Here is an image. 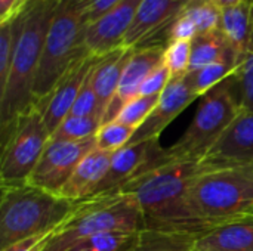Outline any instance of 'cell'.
<instances>
[{
	"label": "cell",
	"instance_id": "1",
	"mask_svg": "<svg viewBox=\"0 0 253 251\" xmlns=\"http://www.w3.org/2000/svg\"><path fill=\"white\" fill-rule=\"evenodd\" d=\"M202 170L205 167L200 161H172L141 173L119 192L136 201L144 217V229L199 237L212 228L193 216L187 194Z\"/></svg>",
	"mask_w": 253,
	"mask_h": 251
},
{
	"label": "cell",
	"instance_id": "2",
	"mask_svg": "<svg viewBox=\"0 0 253 251\" xmlns=\"http://www.w3.org/2000/svg\"><path fill=\"white\" fill-rule=\"evenodd\" d=\"M58 0H31L15 47L10 71L0 90V130L34 105V83Z\"/></svg>",
	"mask_w": 253,
	"mask_h": 251
},
{
	"label": "cell",
	"instance_id": "3",
	"mask_svg": "<svg viewBox=\"0 0 253 251\" xmlns=\"http://www.w3.org/2000/svg\"><path fill=\"white\" fill-rule=\"evenodd\" d=\"M77 201L37 188L28 182L1 185L0 250L55 231L73 213Z\"/></svg>",
	"mask_w": 253,
	"mask_h": 251
},
{
	"label": "cell",
	"instance_id": "4",
	"mask_svg": "<svg viewBox=\"0 0 253 251\" xmlns=\"http://www.w3.org/2000/svg\"><path fill=\"white\" fill-rule=\"evenodd\" d=\"M187 204L194 217L215 228L253 210V169L202 170L190 185Z\"/></svg>",
	"mask_w": 253,
	"mask_h": 251
},
{
	"label": "cell",
	"instance_id": "5",
	"mask_svg": "<svg viewBox=\"0 0 253 251\" xmlns=\"http://www.w3.org/2000/svg\"><path fill=\"white\" fill-rule=\"evenodd\" d=\"M144 217L136 201L123 192H111L77 201L44 251H65L77 241L105 232H138Z\"/></svg>",
	"mask_w": 253,
	"mask_h": 251
},
{
	"label": "cell",
	"instance_id": "6",
	"mask_svg": "<svg viewBox=\"0 0 253 251\" xmlns=\"http://www.w3.org/2000/svg\"><path fill=\"white\" fill-rule=\"evenodd\" d=\"M86 30L79 0H58L36 75L34 102L47 96L70 67L89 53Z\"/></svg>",
	"mask_w": 253,
	"mask_h": 251
},
{
	"label": "cell",
	"instance_id": "7",
	"mask_svg": "<svg viewBox=\"0 0 253 251\" xmlns=\"http://www.w3.org/2000/svg\"><path fill=\"white\" fill-rule=\"evenodd\" d=\"M242 111L233 75L202 96L191 124L168 148L170 161H202Z\"/></svg>",
	"mask_w": 253,
	"mask_h": 251
},
{
	"label": "cell",
	"instance_id": "8",
	"mask_svg": "<svg viewBox=\"0 0 253 251\" xmlns=\"http://www.w3.org/2000/svg\"><path fill=\"white\" fill-rule=\"evenodd\" d=\"M50 133L36 105L18 115L1 130V185L27 182L40 161Z\"/></svg>",
	"mask_w": 253,
	"mask_h": 251
},
{
	"label": "cell",
	"instance_id": "9",
	"mask_svg": "<svg viewBox=\"0 0 253 251\" xmlns=\"http://www.w3.org/2000/svg\"><path fill=\"white\" fill-rule=\"evenodd\" d=\"M160 138L129 143L113 154L108 172L92 197L119 192L129 180L154 167L172 163L168 157V148L160 145Z\"/></svg>",
	"mask_w": 253,
	"mask_h": 251
},
{
	"label": "cell",
	"instance_id": "10",
	"mask_svg": "<svg viewBox=\"0 0 253 251\" xmlns=\"http://www.w3.org/2000/svg\"><path fill=\"white\" fill-rule=\"evenodd\" d=\"M93 148H96L95 136L83 141H49L27 182L44 191L59 194L79 163Z\"/></svg>",
	"mask_w": 253,
	"mask_h": 251
},
{
	"label": "cell",
	"instance_id": "11",
	"mask_svg": "<svg viewBox=\"0 0 253 251\" xmlns=\"http://www.w3.org/2000/svg\"><path fill=\"white\" fill-rule=\"evenodd\" d=\"M200 163L208 170L253 169V111L242 109Z\"/></svg>",
	"mask_w": 253,
	"mask_h": 251
},
{
	"label": "cell",
	"instance_id": "12",
	"mask_svg": "<svg viewBox=\"0 0 253 251\" xmlns=\"http://www.w3.org/2000/svg\"><path fill=\"white\" fill-rule=\"evenodd\" d=\"M99 59L101 56H95L90 53L84 55L70 67V70L61 77V80L55 84L47 96L34 102L43 117L50 136L64 121V118L71 112V108L79 96L84 80Z\"/></svg>",
	"mask_w": 253,
	"mask_h": 251
},
{
	"label": "cell",
	"instance_id": "13",
	"mask_svg": "<svg viewBox=\"0 0 253 251\" xmlns=\"http://www.w3.org/2000/svg\"><path fill=\"white\" fill-rule=\"evenodd\" d=\"M182 7L184 4L176 0H142L123 46H166V31L178 18Z\"/></svg>",
	"mask_w": 253,
	"mask_h": 251
},
{
	"label": "cell",
	"instance_id": "14",
	"mask_svg": "<svg viewBox=\"0 0 253 251\" xmlns=\"http://www.w3.org/2000/svg\"><path fill=\"white\" fill-rule=\"evenodd\" d=\"M142 0H120L99 19L87 25L86 49L90 55L104 56L123 47L125 37Z\"/></svg>",
	"mask_w": 253,
	"mask_h": 251
},
{
	"label": "cell",
	"instance_id": "15",
	"mask_svg": "<svg viewBox=\"0 0 253 251\" xmlns=\"http://www.w3.org/2000/svg\"><path fill=\"white\" fill-rule=\"evenodd\" d=\"M163 53L165 46L159 44L133 47V53L122 74L116 96L104 114L102 124L114 121L120 109L129 101L139 95V89L144 80L150 75L153 70H156L163 62Z\"/></svg>",
	"mask_w": 253,
	"mask_h": 251
},
{
	"label": "cell",
	"instance_id": "16",
	"mask_svg": "<svg viewBox=\"0 0 253 251\" xmlns=\"http://www.w3.org/2000/svg\"><path fill=\"white\" fill-rule=\"evenodd\" d=\"M199 96L188 84L185 75L173 77L166 89L162 92L156 108L147 117V120L136 129L129 143H138L148 139L160 138L162 132L169 126L175 117H178L193 101Z\"/></svg>",
	"mask_w": 253,
	"mask_h": 251
},
{
	"label": "cell",
	"instance_id": "17",
	"mask_svg": "<svg viewBox=\"0 0 253 251\" xmlns=\"http://www.w3.org/2000/svg\"><path fill=\"white\" fill-rule=\"evenodd\" d=\"M113 154L114 152L93 148L87 155L83 157L58 195L71 201H83L90 198L105 178Z\"/></svg>",
	"mask_w": 253,
	"mask_h": 251
},
{
	"label": "cell",
	"instance_id": "18",
	"mask_svg": "<svg viewBox=\"0 0 253 251\" xmlns=\"http://www.w3.org/2000/svg\"><path fill=\"white\" fill-rule=\"evenodd\" d=\"M194 251H253V215L227 220L199 235Z\"/></svg>",
	"mask_w": 253,
	"mask_h": 251
},
{
	"label": "cell",
	"instance_id": "19",
	"mask_svg": "<svg viewBox=\"0 0 253 251\" xmlns=\"http://www.w3.org/2000/svg\"><path fill=\"white\" fill-rule=\"evenodd\" d=\"M133 53V47H119L104 55L92 71L93 89L98 95L99 105L105 114L111 101L116 96L122 74Z\"/></svg>",
	"mask_w": 253,
	"mask_h": 251
},
{
	"label": "cell",
	"instance_id": "20",
	"mask_svg": "<svg viewBox=\"0 0 253 251\" xmlns=\"http://www.w3.org/2000/svg\"><path fill=\"white\" fill-rule=\"evenodd\" d=\"M219 31L243 58L253 37V3L245 0L221 10Z\"/></svg>",
	"mask_w": 253,
	"mask_h": 251
},
{
	"label": "cell",
	"instance_id": "21",
	"mask_svg": "<svg viewBox=\"0 0 253 251\" xmlns=\"http://www.w3.org/2000/svg\"><path fill=\"white\" fill-rule=\"evenodd\" d=\"M196 235L141 229L123 251H194Z\"/></svg>",
	"mask_w": 253,
	"mask_h": 251
},
{
	"label": "cell",
	"instance_id": "22",
	"mask_svg": "<svg viewBox=\"0 0 253 251\" xmlns=\"http://www.w3.org/2000/svg\"><path fill=\"white\" fill-rule=\"evenodd\" d=\"M231 53H239V52L231 46V43L219 30L212 33L197 34L196 38L191 41V62H190L188 72L200 70L209 64L218 62Z\"/></svg>",
	"mask_w": 253,
	"mask_h": 251
},
{
	"label": "cell",
	"instance_id": "23",
	"mask_svg": "<svg viewBox=\"0 0 253 251\" xmlns=\"http://www.w3.org/2000/svg\"><path fill=\"white\" fill-rule=\"evenodd\" d=\"M240 61H242V58L239 53H231L218 62H213L200 70L187 72L185 78H187L188 84L191 86V89L194 90V93L199 98H202L205 93H208L216 84L222 83L225 78L233 75L236 72V70L239 68Z\"/></svg>",
	"mask_w": 253,
	"mask_h": 251
},
{
	"label": "cell",
	"instance_id": "24",
	"mask_svg": "<svg viewBox=\"0 0 253 251\" xmlns=\"http://www.w3.org/2000/svg\"><path fill=\"white\" fill-rule=\"evenodd\" d=\"M102 126L101 117L67 115L58 129L52 133L50 141H83L93 138Z\"/></svg>",
	"mask_w": 253,
	"mask_h": 251
},
{
	"label": "cell",
	"instance_id": "25",
	"mask_svg": "<svg viewBox=\"0 0 253 251\" xmlns=\"http://www.w3.org/2000/svg\"><path fill=\"white\" fill-rule=\"evenodd\" d=\"M182 13L196 24L199 34L218 31L221 27V9L212 0H190Z\"/></svg>",
	"mask_w": 253,
	"mask_h": 251
},
{
	"label": "cell",
	"instance_id": "26",
	"mask_svg": "<svg viewBox=\"0 0 253 251\" xmlns=\"http://www.w3.org/2000/svg\"><path fill=\"white\" fill-rule=\"evenodd\" d=\"M136 232H105L83 238L65 251H123Z\"/></svg>",
	"mask_w": 253,
	"mask_h": 251
},
{
	"label": "cell",
	"instance_id": "27",
	"mask_svg": "<svg viewBox=\"0 0 253 251\" xmlns=\"http://www.w3.org/2000/svg\"><path fill=\"white\" fill-rule=\"evenodd\" d=\"M135 129L130 126H126L120 121H110L101 126L98 133L95 135L96 148L107 151V152H116L132 141L135 135Z\"/></svg>",
	"mask_w": 253,
	"mask_h": 251
},
{
	"label": "cell",
	"instance_id": "28",
	"mask_svg": "<svg viewBox=\"0 0 253 251\" xmlns=\"http://www.w3.org/2000/svg\"><path fill=\"white\" fill-rule=\"evenodd\" d=\"M240 108L253 111V37L251 46L242 58L239 68L233 74Z\"/></svg>",
	"mask_w": 253,
	"mask_h": 251
},
{
	"label": "cell",
	"instance_id": "29",
	"mask_svg": "<svg viewBox=\"0 0 253 251\" xmlns=\"http://www.w3.org/2000/svg\"><path fill=\"white\" fill-rule=\"evenodd\" d=\"M160 96H136L129 101L117 114L116 121L133 127L135 130L147 120L151 111L156 108Z\"/></svg>",
	"mask_w": 253,
	"mask_h": 251
},
{
	"label": "cell",
	"instance_id": "30",
	"mask_svg": "<svg viewBox=\"0 0 253 251\" xmlns=\"http://www.w3.org/2000/svg\"><path fill=\"white\" fill-rule=\"evenodd\" d=\"M163 62L169 68L172 78L187 75L191 62V41L187 40L169 41L165 46Z\"/></svg>",
	"mask_w": 253,
	"mask_h": 251
},
{
	"label": "cell",
	"instance_id": "31",
	"mask_svg": "<svg viewBox=\"0 0 253 251\" xmlns=\"http://www.w3.org/2000/svg\"><path fill=\"white\" fill-rule=\"evenodd\" d=\"M102 58V56H101ZM95 68V67H93ZM93 71V70H92ZM92 71L87 75V78L84 80L79 96L71 108V115H82V117H101L104 118V111L99 105V99L98 95L93 89V83H92ZM68 114V115H70Z\"/></svg>",
	"mask_w": 253,
	"mask_h": 251
},
{
	"label": "cell",
	"instance_id": "32",
	"mask_svg": "<svg viewBox=\"0 0 253 251\" xmlns=\"http://www.w3.org/2000/svg\"><path fill=\"white\" fill-rule=\"evenodd\" d=\"M170 80H172V74H170L169 68L165 65V62H162L144 80L138 96H160Z\"/></svg>",
	"mask_w": 253,
	"mask_h": 251
},
{
	"label": "cell",
	"instance_id": "33",
	"mask_svg": "<svg viewBox=\"0 0 253 251\" xmlns=\"http://www.w3.org/2000/svg\"><path fill=\"white\" fill-rule=\"evenodd\" d=\"M199 34L196 24L182 13L178 15V18L170 24V27L166 31V44L169 41L173 40H187V41H193L196 38V36Z\"/></svg>",
	"mask_w": 253,
	"mask_h": 251
},
{
	"label": "cell",
	"instance_id": "34",
	"mask_svg": "<svg viewBox=\"0 0 253 251\" xmlns=\"http://www.w3.org/2000/svg\"><path fill=\"white\" fill-rule=\"evenodd\" d=\"M120 0H79V4L86 24L89 25L107 13Z\"/></svg>",
	"mask_w": 253,
	"mask_h": 251
},
{
	"label": "cell",
	"instance_id": "35",
	"mask_svg": "<svg viewBox=\"0 0 253 251\" xmlns=\"http://www.w3.org/2000/svg\"><path fill=\"white\" fill-rule=\"evenodd\" d=\"M56 229L46 232V234H40V235H34V237L21 240V241H18V243H15V244L6 247L4 250L0 251H44L47 244L50 243V240L53 238Z\"/></svg>",
	"mask_w": 253,
	"mask_h": 251
},
{
	"label": "cell",
	"instance_id": "36",
	"mask_svg": "<svg viewBox=\"0 0 253 251\" xmlns=\"http://www.w3.org/2000/svg\"><path fill=\"white\" fill-rule=\"evenodd\" d=\"M24 9V0H0V24L16 16Z\"/></svg>",
	"mask_w": 253,
	"mask_h": 251
},
{
	"label": "cell",
	"instance_id": "37",
	"mask_svg": "<svg viewBox=\"0 0 253 251\" xmlns=\"http://www.w3.org/2000/svg\"><path fill=\"white\" fill-rule=\"evenodd\" d=\"M221 10L225 9V7H230V6H234V4H239L245 0H212Z\"/></svg>",
	"mask_w": 253,
	"mask_h": 251
},
{
	"label": "cell",
	"instance_id": "38",
	"mask_svg": "<svg viewBox=\"0 0 253 251\" xmlns=\"http://www.w3.org/2000/svg\"><path fill=\"white\" fill-rule=\"evenodd\" d=\"M176 1H179L181 4H184V6H185V4H187V3H188L190 0H176Z\"/></svg>",
	"mask_w": 253,
	"mask_h": 251
},
{
	"label": "cell",
	"instance_id": "39",
	"mask_svg": "<svg viewBox=\"0 0 253 251\" xmlns=\"http://www.w3.org/2000/svg\"><path fill=\"white\" fill-rule=\"evenodd\" d=\"M28 1H31V0H24V6H25V4H27Z\"/></svg>",
	"mask_w": 253,
	"mask_h": 251
},
{
	"label": "cell",
	"instance_id": "40",
	"mask_svg": "<svg viewBox=\"0 0 253 251\" xmlns=\"http://www.w3.org/2000/svg\"><path fill=\"white\" fill-rule=\"evenodd\" d=\"M251 215H253V210H252V212H251Z\"/></svg>",
	"mask_w": 253,
	"mask_h": 251
},
{
	"label": "cell",
	"instance_id": "41",
	"mask_svg": "<svg viewBox=\"0 0 253 251\" xmlns=\"http://www.w3.org/2000/svg\"><path fill=\"white\" fill-rule=\"evenodd\" d=\"M251 1H252V3H253V0H251Z\"/></svg>",
	"mask_w": 253,
	"mask_h": 251
}]
</instances>
